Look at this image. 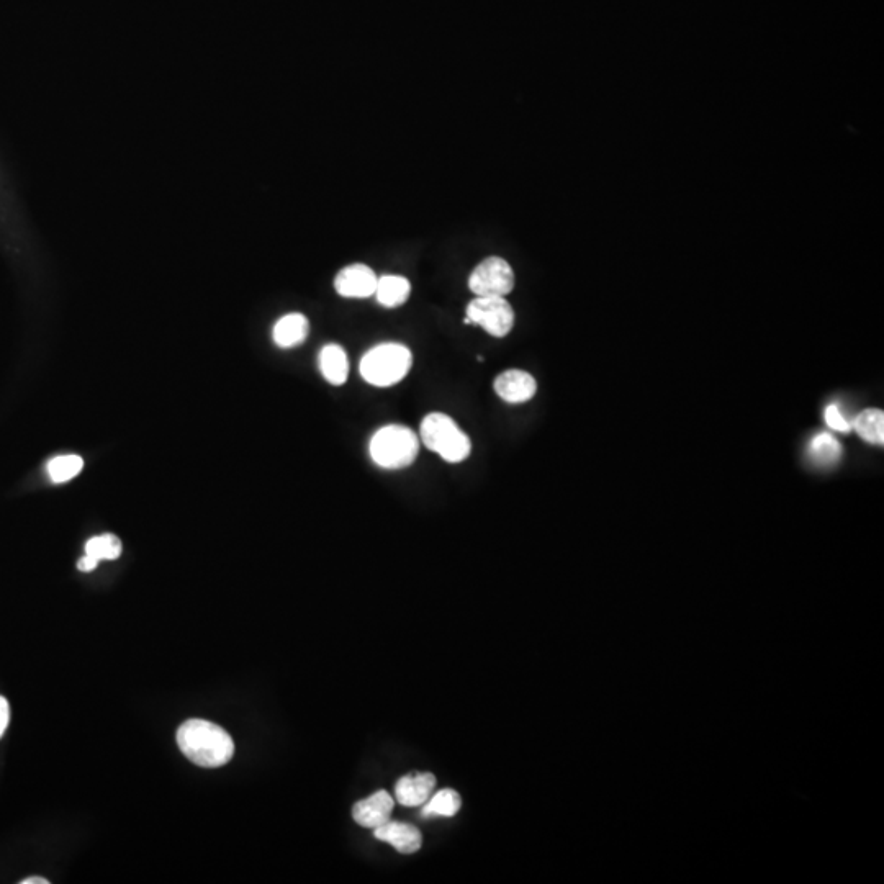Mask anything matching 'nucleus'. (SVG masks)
I'll list each match as a JSON object with an SVG mask.
<instances>
[{"label":"nucleus","instance_id":"4468645a","mask_svg":"<svg viewBox=\"0 0 884 884\" xmlns=\"http://www.w3.org/2000/svg\"><path fill=\"white\" fill-rule=\"evenodd\" d=\"M411 285L408 279L402 276H384L377 280L375 297L380 305L387 308H397L410 297Z\"/></svg>","mask_w":884,"mask_h":884},{"label":"nucleus","instance_id":"ddd939ff","mask_svg":"<svg viewBox=\"0 0 884 884\" xmlns=\"http://www.w3.org/2000/svg\"><path fill=\"white\" fill-rule=\"evenodd\" d=\"M318 366H320L321 375L330 384H346L349 375L348 354L338 344H328L321 349L320 356H318Z\"/></svg>","mask_w":884,"mask_h":884},{"label":"nucleus","instance_id":"aec40b11","mask_svg":"<svg viewBox=\"0 0 884 884\" xmlns=\"http://www.w3.org/2000/svg\"><path fill=\"white\" fill-rule=\"evenodd\" d=\"M824 416H826L827 426H829L830 429H834V431L848 433V431L852 429V424L845 420V416L842 415V411H840V408L837 405L827 406L826 415Z\"/></svg>","mask_w":884,"mask_h":884},{"label":"nucleus","instance_id":"423d86ee","mask_svg":"<svg viewBox=\"0 0 884 884\" xmlns=\"http://www.w3.org/2000/svg\"><path fill=\"white\" fill-rule=\"evenodd\" d=\"M469 287L477 297H506L515 289V274L501 258H487L475 267Z\"/></svg>","mask_w":884,"mask_h":884},{"label":"nucleus","instance_id":"f3484780","mask_svg":"<svg viewBox=\"0 0 884 884\" xmlns=\"http://www.w3.org/2000/svg\"><path fill=\"white\" fill-rule=\"evenodd\" d=\"M461 806V794L454 790H441L424 803L423 817H454Z\"/></svg>","mask_w":884,"mask_h":884},{"label":"nucleus","instance_id":"2eb2a0df","mask_svg":"<svg viewBox=\"0 0 884 884\" xmlns=\"http://www.w3.org/2000/svg\"><path fill=\"white\" fill-rule=\"evenodd\" d=\"M855 431L860 434V438L871 444L883 446L884 442V413L878 408H870L857 416V420L853 423Z\"/></svg>","mask_w":884,"mask_h":884},{"label":"nucleus","instance_id":"9b49d317","mask_svg":"<svg viewBox=\"0 0 884 884\" xmlns=\"http://www.w3.org/2000/svg\"><path fill=\"white\" fill-rule=\"evenodd\" d=\"M375 839L385 844L392 845L398 853L411 855L420 850L423 845V835L420 829L403 822L388 821L384 826L374 829Z\"/></svg>","mask_w":884,"mask_h":884},{"label":"nucleus","instance_id":"7ed1b4c3","mask_svg":"<svg viewBox=\"0 0 884 884\" xmlns=\"http://www.w3.org/2000/svg\"><path fill=\"white\" fill-rule=\"evenodd\" d=\"M413 364L410 349L398 343H384L364 354L362 379L375 387H392L405 379Z\"/></svg>","mask_w":884,"mask_h":884},{"label":"nucleus","instance_id":"f257e3e1","mask_svg":"<svg viewBox=\"0 0 884 884\" xmlns=\"http://www.w3.org/2000/svg\"><path fill=\"white\" fill-rule=\"evenodd\" d=\"M177 745L190 762L203 768L223 767L235 755L230 734L210 721L189 719L177 731Z\"/></svg>","mask_w":884,"mask_h":884},{"label":"nucleus","instance_id":"a211bd4d","mask_svg":"<svg viewBox=\"0 0 884 884\" xmlns=\"http://www.w3.org/2000/svg\"><path fill=\"white\" fill-rule=\"evenodd\" d=\"M842 447L829 433H819L809 444V456L817 465H834L839 461Z\"/></svg>","mask_w":884,"mask_h":884},{"label":"nucleus","instance_id":"0eeeda50","mask_svg":"<svg viewBox=\"0 0 884 884\" xmlns=\"http://www.w3.org/2000/svg\"><path fill=\"white\" fill-rule=\"evenodd\" d=\"M377 276L369 266L352 264L344 267L334 279V289L344 298L372 297L377 289Z\"/></svg>","mask_w":884,"mask_h":884},{"label":"nucleus","instance_id":"39448f33","mask_svg":"<svg viewBox=\"0 0 884 884\" xmlns=\"http://www.w3.org/2000/svg\"><path fill=\"white\" fill-rule=\"evenodd\" d=\"M464 323L482 326L495 338H505L515 325V312L505 297H477L469 303Z\"/></svg>","mask_w":884,"mask_h":884},{"label":"nucleus","instance_id":"dca6fc26","mask_svg":"<svg viewBox=\"0 0 884 884\" xmlns=\"http://www.w3.org/2000/svg\"><path fill=\"white\" fill-rule=\"evenodd\" d=\"M84 469V461L77 454H66V456L53 457L46 464V474L53 483H66L69 480L76 479Z\"/></svg>","mask_w":884,"mask_h":884},{"label":"nucleus","instance_id":"4be33fe9","mask_svg":"<svg viewBox=\"0 0 884 884\" xmlns=\"http://www.w3.org/2000/svg\"><path fill=\"white\" fill-rule=\"evenodd\" d=\"M97 565H99V560H95L91 555H84L82 559H79L77 562V569L81 570V572H94L97 569Z\"/></svg>","mask_w":884,"mask_h":884},{"label":"nucleus","instance_id":"6ab92c4d","mask_svg":"<svg viewBox=\"0 0 884 884\" xmlns=\"http://www.w3.org/2000/svg\"><path fill=\"white\" fill-rule=\"evenodd\" d=\"M86 554L95 560H117L122 555V542L113 534L95 536L86 542Z\"/></svg>","mask_w":884,"mask_h":884},{"label":"nucleus","instance_id":"5701e85b","mask_svg":"<svg viewBox=\"0 0 884 884\" xmlns=\"http://www.w3.org/2000/svg\"><path fill=\"white\" fill-rule=\"evenodd\" d=\"M48 883H50V881L45 880V878H38V876H35V878H27V880L22 881V884H48Z\"/></svg>","mask_w":884,"mask_h":884},{"label":"nucleus","instance_id":"f8f14e48","mask_svg":"<svg viewBox=\"0 0 884 884\" xmlns=\"http://www.w3.org/2000/svg\"><path fill=\"white\" fill-rule=\"evenodd\" d=\"M310 323L302 313H289L277 321L272 330V339L280 349H292L308 338Z\"/></svg>","mask_w":884,"mask_h":884},{"label":"nucleus","instance_id":"412c9836","mask_svg":"<svg viewBox=\"0 0 884 884\" xmlns=\"http://www.w3.org/2000/svg\"><path fill=\"white\" fill-rule=\"evenodd\" d=\"M10 721V708L9 703L5 698L0 696V737L4 736V732L7 731V727H9Z\"/></svg>","mask_w":884,"mask_h":884},{"label":"nucleus","instance_id":"20e7f679","mask_svg":"<svg viewBox=\"0 0 884 884\" xmlns=\"http://www.w3.org/2000/svg\"><path fill=\"white\" fill-rule=\"evenodd\" d=\"M420 434L421 441L429 451L436 452L441 459L451 464L465 461L472 451L469 436L461 431L451 416L442 413L424 416Z\"/></svg>","mask_w":884,"mask_h":884},{"label":"nucleus","instance_id":"1a4fd4ad","mask_svg":"<svg viewBox=\"0 0 884 884\" xmlns=\"http://www.w3.org/2000/svg\"><path fill=\"white\" fill-rule=\"evenodd\" d=\"M393 806H395V801L387 791H377L369 798L359 801L352 808V817L359 826L377 829V827L384 826L385 822L390 821Z\"/></svg>","mask_w":884,"mask_h":884},{"label":"nucleus","instance_id":"b1692460","mask_svg":"<svg viewBox=\"0 0 884 884\" xmlns=\"http://www.w3.org/2000/svg\"><path fill=\"white\" fill-rule=\"evenodd\" d=\"M477 361H479V362H483V361H485V357H483V356H477Z\"/></svg>","mask_w":884,"mask_h":884},{"label":"nucleus","instance_id":"6e6552de","mask_svg":"<svg viewBox=\"0 0 884 884\" xmlns=\"http://www.w3.org/2000/svg\"><path fill=\"white\" fill-rule=\"evenodd\" d=\"M493 388L501 400L518 405V403L529 402L536 395L537 382L528 372L511 369L498 375L493 382Z\"/></svg>","mask_w":884,"mask_h":884},{"label":"nucleus","instance_id":"9d476101","mask_svg":"<svg viewBox=\"0 0 884 884\" xmlns=\"http://www.w3.org/2000/svg\"><path fill=\"white\" fill-rule=\"evenodd\" d=\"M436 788V776L433 773H411L403 776L395 786L398 803L405 808L423 806Z\"/></svg>","mask_w":884,"mask_h":884},{"label":"nucleus","instance_id":"f03ea898","mask_svg":"<svg viewBox=\"0 0 884 884\" xmlns=\"http://www.w3.org/2000/svg\"><path fill=\"white\" fill-rule=\"evenodd\" d=\"M370 457L382 469H405L413 464L420 452V441L410 428L390 424L380 428L369 444Z\"/></svg>","mask_w":884,"mask_h":884}]
</instances>
